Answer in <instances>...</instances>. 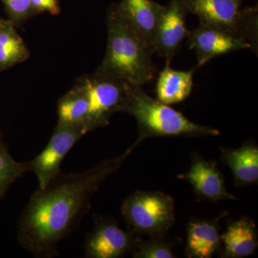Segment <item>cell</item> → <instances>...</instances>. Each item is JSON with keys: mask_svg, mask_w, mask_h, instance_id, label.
Masks as SVG:
<instances>
[{"mask_svg": "<svg viewBox=\"0 0 258 258\" xmlns=\"http://www.w3.org/2000/svg\"><path fill=\"white\" fill-rule=\"evenodd\" d=\"M139 144L79 173L60 172L32 195L18 222V240L35 257L58 256L57 245L77 230L100 186L119 170Z\"/></svg>", "mask_w": 258, "mask_h": 258, "instance_id": "obj_1", "label": "cell"}, {"mask_svg": "<svg viewBox=\"0 0 258 258\" xmlns=\"http://www.w3.org/2000/svg\"><path fill=\"white\" fill-rule=\"evenodd\" d=\"M108 43L104 58L97 71L136 86L152 81L156 74L155 52L128 25L112 5L106 17Z\"/></svg>", "mask_w": 258, "mask_h": 258, "instance_id": "obj_2", "label": "cell"}, {"mask_svg": "<svg viewBox=\"0 0 258 258\" xmlns=\"http://www.w3.org/2000/svg\"><path fill=\"white\" fill-rule=\"evenodd\" d=\"M137 120L140 144L146 139L165 137H216V128L194 123L182 113L153 98L140 86L129 83L122 111Z\"/></svg>", "mask_w": 258, "mask_h": 258, "instance_id": "obj_3", "label": "cell"}, {"mask_svg": "<svg viewBox=\"0 0 258 258\" xmlns=\"http://www.w3.org/2000/svg\"><path fill=\"white\" fill-rule=\"evenodd\" d=\"M200 23L210 25L248 42L257 55V8L242 7L244 0H182Z\"/></svg>", "mask_w": 258, "mask_h": 258, "instance_id": "obj_4", "label": "cell"}, {"mask_svg": "<svg viewBox=\"0 0 258 258\" xmlns=\"http://www.w3.org/2000/svg\"><path fill=\"white\" fill-rule=\"evenodd\" d=\"M121 215L132 233L163 235L174 224V200L162 191H136L122 204Z\"/></svg>", "mask_w": 258, "mask_h": 258, "instance_id": "obj_5", "label": "cell"}, {"mask_svg": "<svg viewBox=\"0 0 258 258\" xmlns=\"http://www.w3.org/2000/svg\"><path fill=\"white\" fill-rule=\"evenodd\" d=\"M81 77L89 98L86 122L93 130L106 127L109 124L112 115L122 111L129 83L97 71L92 75Z\"/></svg>", "mask_w": 258, "mask_h": 258, "instance_id": "obj_6", "label": "cell"}, {"mask_svg": "<svg viewBox=\"0 0 258 258\" xmlns=\"http://www.w3.org/2000/svg\"><path fill=\"white\" fill-rule=\"evenodd\" d=\"M93 131L88 122L72 125H56L45 149L29 161L30 171L36 176L40 189L60 172L62 161L73 147L88 132Z\"/></svg>", "mask_w": 258, "mask_h": 258, "instance_id": "obj_7", "label": "cell"}, {"mask_svg": "<svg viewBox=\"0 0 258 258\" xmlns=\"http://www.w3.org/2000/svg\"><path fill=\"white\" fill-rule=\"evenodd\" d=\"M139 241L123 231L115 220L94 216V227L85 239V257L118 258L135 249Z\"/></svg>", "mask_w": 258, "mask_h": 258, "instance_id": "obj_8", "label": "cell"}, {"mask_svg": "<svg viewBox=\"0 0 258 258\" xmlns=\"http://www.w3.org/2000/svg\"><path fill=\"white\" fill-rule=\"evenodd\" d=\"M186 37L189 48L196 52V70L219 56L245 49L252 50L248 42L205 24L200 23L198 28L189 30Z\"/></svg>", "mask_w": 258, "mask_h": 258, "instance_id": "obj_9", "label": "cell"}, {"mask_svg": "<svg viewBox=\"0 0 258 258\" xmlns=\"http://www.w3.org/2000/svg\"><path fill=\"white\" fill-rule=\"evenodd\" d=\"M189 12L182 0H170L164 7L159 26L156 32L154 49L165 59L166 66H169L180 45L187 36L186 18Z\"/></svg>", "mask_w": 258, "mask_h": 258, "instance_id": "obj_10", "label": "cell"}, {"mask_svg": "<svg viewBox=\"0 0 258 258\" xmlns=\"http://www.w3.org/2000/svg\"><path fill=\"white\" fill-rule=\"evenodd\" d=\"M191 159L189 171L179 177L189 181L198 197L212 202L237 200L226 189L216 163L205 160L198 154Z\"/></svg>", "mask_w": 258, "mask_h": 258, "instance_id": "obj_11", "label": "cell"}, {"mask_svg": "<svg viewBox=\"0 0 258 258\" xmlns=\"http://www.w3.org/2000/svg\"><path fill=\"white\" fill-rule=\"evenodd\" d=\"M115 5L134 31L154 49L156 32L165 6L154 0H121Z\"/></svg>", "mask_w": 258, "mask_h": 258, "instance_id": "obj_12", "label": "cell"}, {"mask_svg": "<svg viewBox=\"0 0 258 258\" xmlns=\"http://www.w3.org/2000/svg\"><path fill=\"white\" fill-rule=\"evenodd\" d=\"M222 160L233 174L236 186L257 184L258 181V149L252 144L238 149H222Z\"/></svg>", "mask_w": 258, "mask_h": 258, "instance_id": "obj_13", "label": "cell"}, {"mask_svg": "<svg viewBox=\"0 0 258 258\" xmlns=\"http://www.w3.org/2000/svg\"><path fill=\"white\" fill-rule=\"evenodd\" d=\"M225 257H247L253 254L257 247L255 225L248 219H240L229 225L221 236Z\"/></svg>", "mask_w": 258, "mask_h": 258, "instance_id": "obj_14", "label": "cell"}, {"mask_svg": "<svg viewBox=\"0 0 258 258\" xmlns=\"http://www.w3.org/2000/svg\"><path fill=\"white\" fill-rule=\"evenodd\" d=\"M195 71V69L178 71L166 66L158 77L156 86L157 99L166 105L175 104L184 101L192 91Z\"/></svg>", "mask_w": 258, "mask_h": 258, "instance_id": "obj_15", "label": "cell"}, {"mask_svg": "<svg viewBox=\"0 0 258 258\" xmlns=\"http://www.w3.org/2000/svg\"><path fill=\"white\" fill-rule=\"evenodd\" d=\"M89 98L82 77L57 102V123L72 125L86 122L89 112Z\"/></svg>", "mask_w": 258, "mask_h": 258, "instance_id": "obj_16", "label": "cell"}, {"mask_svg": "<svg viewBox=\"0 0 258 258\" xmlns=\"http://www.w3.org/2000/svg\"><path fill=\"white\" fill-rule=\"evenodd\" d=\"M221 236L215 222L195 220L188 227L186 252L190 257L210 258L220 245Z\"/></svg>", "mask_w": 258, "mask_h": 258, "instance_id": "obj_17", "label": "cell"}, {"mask_svg": "<svg viewBox=\"0 0 258 258\" xmlns=\"http://www.w3.org/2000/svg\"><path fill=\"white\" fill-rule=\"evenodd\" d=\"M8 19L0 18V72L22 63L30 57L26 43Z\"/></svg>", "mask_w": 258, "mask_h": 258, "instance_id": "obj_18", "label": "cell"}, {"mask_svg": "<svg viewBox=\"0 0 258 258\" xmlns=\"http://www.w3.org/2000/svg\"><path fill=\"white\" fill-rule=\"evenodd\" d=\"M30 171V162L15 161L5 143L4 134L0 130V201L17 180Z\"/></svg>", "mask_w": 258, "mask_h": 258, "instance_id": "obj_19", "label": "cell"}, {"mask_svg": "<svg viewBox=\"0 0 258 258\" xmlns=\"http://www.w3.org/2000/svg\"><path fill=\"white\" fill-rule=\"evenodd\" d=\"M8 19L16 28H22L24 24L36 15L32 8L31 0H2Z\"/></svg>", "mask_w": 258, "mask_h": 258, "instance_id": "obj_20", "label": "cell"}, {"mask_svg": "<svg viewBox=\"0 0 258 258\" xmlns=\"http://www.w3.org/2000/svg\"><path fill=\"white\" fill-rule=\"evenodd\" d=\"M133 257L136 258H172L173 249L168 242L152 240L137 243Z\"/></svg>", "mask_w": 258, "mask_h": 258, "instance_id": "obj_21", "label": "cell"}, {"mask_svg": "<svg viewBox=\"0 0 258 258\" xmlns=\"http://www.w3.org/2000/svg\"><path fill=\"white\" fill-rule=\"evenodd\" d=\"M31 3L37 15L44 13L57 15L61 13L59 0H31Z\"/></svg>", "mask_w": 258, "mask_h": 258, "instance_id": "obj_22", "label": "cell"}]
</instances>
